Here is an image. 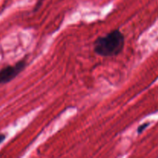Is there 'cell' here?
Returning <instances> with one entry per match:
<instances>
[{
	"mask_svg": "<svg viewBox=\"0 0 158 158\" xmlns=\"http://www.w3.org/2000/svg\"><path fill=\"white\" fill-rule=\"evenodd\" d=\"M26 66L25 60H20L14 66H7L0 69V84H6L15 78Z\"/></svg>",
	"mask_w": 158,
	"mask_h": 158,
	"instance_id": "obj_2",
	"label": "cell"
},
{
	"mask_svg": "<svg viewBox=\"0 0 158 158\" xmlns=\"http://www.w3.org/2000/svg\"><path fill=\"white\" fill-rule=\"evenodd\" d=\"M124 44L123 34L118 29H115L95 40L94 43V51L101 56H115L122 52Z\"/></svg>",
	"mask_w": 158,
	"mask_h": 158,
	"instance_id": "obj_1",
	"label": "cell"
},
{
	"mask_svg": "<svg viewBox=\"0 0 158 158\" xmlns=\"http://www.w3.org/2000/svg\"><path fill=\"white\" fill-rule=\"evenodd\" d=\"M5 139H6V135L3 134H0V143H2L5 140Z\"/></svg>",
	"mask_w": 158,
	"mask_h": 158,
	"instance_id": "obj_4",
	"label": "cell"
},
{
	"mask_svg": "<svg viewBox=\"0 0 158 158\" xmlns=\"http://www.w3.org/2000/svg\"><path fill=\"white\" fill-rule=\"evenodd\" d=\"M149 125H150V123H143V124L139 126V127L137 128V133H138V134H141V133L143 132V131H144V130L146 129V128L148 127Z\"/></svg>",
	"mask_w": 158,
	"mask_h": 158,
	"instance_id": "obj_3",
	"label": "cell"
}]
</instances>
